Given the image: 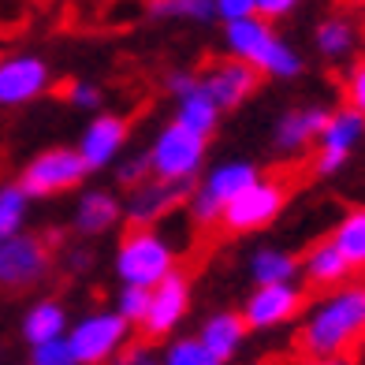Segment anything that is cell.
I'll use <instances>...</instances> for the list:
<instances>
[{"label": "cell", "instance_id": "cell-20", "mask_svg": "<svg viewBox=\"0 0 365 365\" xmlns=\"http://www.w3.org/2000/svg\"><path fill=\"white\" fill-rule=\"evenodd\" d=\"M313 45H317V53L331 63H339L346 56H354L358 48V26L346 19V15H328V19L317 23L313 30Z\"/></svg>", "mask_w": 365, "mask_h": 365}, {"label": "cell", "instance_id": "cell-23", "mask_svg": "<svg viewBox=\"0 0 365 365\" xmlns=\"http://www.w3.org/2000/svg\"><path fill=\"white\" fill-rule=\"evenodd\" d=\"M302 272V264H298L287 250H276V246H264L250 257V276L254 284H279V279H294Z\"/></svg>", "mask_w": 365, "mask_h": 365}, {"label": "cell", "instance_id": "cell-1", "mask_svg": "<svg viewBox=\"0 0 365 365\" xmlns=\"http://www.w3.org/2000/svg\"><path fill=\"white\" fill-rule=\"evenodd\" d=\"M365 339V287H331L321 306L309 309L306 324L298 328V351L306 358L331 361L354 351Z\"/></svg>", "mask_w": 365, "mask_h": 365}, {"label": "cell", "instance_id": "cell-15", "mask_svg": "<svg viewBox=\"0 0 365 365\" xmlns=\"http://www.w3.org/2000/svg\"><path fill=\"white\" fill-rule=\"evenodd\" d=\"M272 38H276L272 26H269V19H261V15H246V19L224 23V45H227V53L246 60V63H254V68H257V60L264 56V48L272 45Z\"/></svg>", "mask_w": 365, "mask_h": 365}, {"label": "cell", "instance_id": "cell-11", "mask_svg": "<svg viewBox=\"0 0 365 365\" xmlns=\"http://www.w3.org/2000/svg\"><path fill=\"white\" fill-rule=\"evenodd\" d=\"M257 68L254 63H246L239 56H231V60H220V63H212V68H205L202 75H197V86H202L212 101H217V108H239L246 97H250L257 90Z\"/></svg>", "mask_w": 365, "mask_h": 365}, {"label": "cell", "instance_id": "cell-24", "mask_svg": "<svg viewBox=\"0 0 365 365\" xmlns=\"http://www.w3.org/2000/svg\"><path fill=\"white\" fill-rule=\"evenodd\" d=\"M63 328H68V313H63V306L60 302H38L34 309L26 313V321H23V336H26L30 346H34V343H45L53 336H63Z\"/></svg>", "mask_w": 365, "mask_h": 365}, {"label": "cell", "instance_id": "cell-30", "mask_svg": "<svg viewBox=\"0 0 365 365\" xmlns=\"http://www.w3.org/2000/svg\"><path fill=\"white\" fill-rule=\"evenodd\" d=\"M145 306H149V287L142 284H123L120 294H115V313H123L130 324H138L145 317Z\"/></svg>", "mask_w": 365, "mask_h": 365}, {"label": "cell", "instance_id": "cell-31", "mask_svg": "<svg viewBox=\"0 0 365 365\" xmlns=\"http://www.w3.org/2000/svg\"><path fill=\"white\" fill-rule=\"evenodd\" d=\"M187 205H190V217L197 220V224H217L220 220V202H217V197H212V194H205L202 187H197V190H190V197H187Z\"/></svg>", "mask_w": 365, "mask_h": 365}, {"label": "cell", "instance_id": "cell-34", "mask_svg": "<svg viewBox=\"0 0 365 365\" xmlns=\"http://www.w3.org/2000/svg\"><path fill=\"white\" fill-rule=\"evenodd\" d=\"M68 101L82 112H97V105H101V90L93 86V82H71L68 86Z\"/></svg>", "mask_w": 365, "mask_h": 365}, {"label": "cell", "instance_id": "cell-4", "mask_svg": "<svg viewBox=\"0 0 365 365\" xmlns=\"http://www.w3.org/2000/svg\"><path fill=\"white\" fill-rule=\"evenodd\" d=\"M287 205V187L276 179H254L250 187H242L231 202H224L220 209V224L227 231H235V235H246V231H261L269 227L279 209Z\"/></svg>", "mask_w": 365, "mask_h": 365}, {"label": "cell", "instance_id": "cell-39", "mask_svg": "<svg viewBox=\"0 0 365 365\" xmlns=\"http://www.w3.org/2000/svg\"><path fill=\"white\" fill-rule=\"evenodd\" d=\"M123 361H130V365H142V361H153V351H149L145 343H138V346H127L123 351Z\"/></svg>", "mask_w": 365, "mask_h": 365}, {"label": "cell", "instance_id": "cell-3", "mask_svg": "<svg viewBox=\"0 0 365 365\" xmlns=\"http://www.w3.org/2000/svg\"><path fill=\"white\" fill-rule=\"evenodd\" d=\"M205 149H209V138L197 135V130H190L187 123L172 120L168 127L157 130L153 138V149L145 153L149 160V175L157 179H190L202 172L205 164Z\"/></svg>", "mask_w": 365, "mask_h": 365}, {"label": "cell", "instance_id": "cell-41", "mask_svg": "<svg viewBox=\"0 0 365 365\" xmlns=\"http://www.w3.org/2000/svg\"><path fill=\"white\" fill-rule=\"evenodd\" d=\"M346 4H365V0H346Z\"/></svg>", "mask_w": 365, "mask_h": 365}, {"label": "cell", "instance_id": "cell-37", "mask_svg": "<svg viewBox=\"0 0 365 365\" xmlns=\"http://www.w3.org/2000/svg\"><path fill=\"white\" fill-rule=\"evenodd\" d=\"M164 82H168V90L179 97V93H187L190 86H197V75H190V71H172Z\"/></svg>", "mask_w": 365, "mask_h": 365}, {"label": "cell", "instance_id": "cell-10", "mask_svg": "<svg viewBox=\"0 0 365 365\" xmlns=\"http://www.w3.org/2000/svg\"><path fill=\"white\" fill-rule=\"evenodd\" d=\"M298 309H302V291L291 279H279V284H257L254 287V294L242 306V317H246V328L269 331V328L294 321Z\"/></svg>", "mask_w": 365, "mask_h": 365}, {"label": "cell", "instance_id": "cell-26", "mask_svg": "<svg viewBox=\"0 0 365 365\" xmlns=\"http://www.w3.org/2000/svg\"><path fill=\"white\" fill-rule=\"evenodd\" d=\"M306 68V60L298 56V48H291L284 38H272V45L264 48V56L257 60V71L269 78H298Z\"/></svg>", "mask_w": 365, "mask_h": 365}, {"label": "cell", "instance_id": "cell-12", "mask_svg": "<svg viewBox=\"0 0 365 365\" xmlns=\"http://www.w3.org/2000/svg\"><path fill=\"white\" fill-rule=\"evenodd\" d=\"M187 197H190V179H157V175H149L135 187V194H130L127 217H130V224H153L157 217H164V212L179 209Z\"/></svg>", "mask_w": 365, "mask_h": 365}, {"label": "cell", "instance_id": "cell-6", "mask_svg": "<svg viewBox=\"0 0 365 365\" xmlns=\"http://www.w3.org/2000/svg\"><path fill=\"white\" fill-rule=\"evenodd\" d=\"M127 336H130V321L115 309H105V313L82 317L68 331V343L78 365H97V361H108L112 354H120L127 346Z\"/></svg>", "mask_w": 365, "mask_h": 365}, {"label": "cell", "instance_id": "cell-38", "mask_svg": "<svg viewBox=\"0 0 365 365\" xmlns=\"http://www.w3.org/2000/svg\"><path fill=\"white\" fill-rule=\"evenodd\" d=\"M149 15H153V19H175L179 0H149Z\"/></svg>", "mask_w": 365, "mask_h": 365}, {"label": "cell", "instance_id": "cell-27", "mask_svg": "<svg viewBox=\"0 0 365 365\" xmlns=\"http://www.w3.org/2000/svg\"><path fill=\"white\" fill-rule=\"evenodd\" d=\"M23 220H26V190L19 182H8V187H0V239L15 235Z\"/></svg>", "mask_w": 365, "mask_h": 365}, {"label": "cell", "instance_id": "cell-33", "mask_svg": "<svg viewBox=\"0 0 365 365\" xmlns=\"http://www.w3.org/2000/svg\"><path fill=\"white\" fill-rule=\"evenodd\" d=\"M212 15H217L220 23H231V19L257 15V4H254V0H212Z\"/></svg>", "mask_w": 365, "mask_h": 365}, {"label": "cell", "instance_id": "cell-18", "mask_svg": "<svg viewBox=\"0 0 365 365\" xmlns=\"http://www.w3.org/2000/svg\"><path fill=\"white\" fill-rule=\"evenodd\" d=\"M302 272H306V279L309 284H317V287H339V284H346V276L354 272V264L343 257V250L336 242H317L313 250L306 254V261H302Z\"/></svg>", "mask_w": 365, "mask_h": 365}, {"label": "cell", "instance_id": "cell-29", "mask_svg": "<svg viewBox=\"0 0 365 365\" xmlns=\"http://www.w3.org/2000/svg\"><path fill=\"white\" fill-rule=\"evenodd\" d=\"M30 361H34V365H78L68 336H53V339H45V343H34Z\"/></svg>", "mask_w": 365, "mask_h": 365}, {"label": "cell", "instance_id": "cell-13", "mask_svg": "<svg viewBox=\"0 0 365 365\" xmlns=\"http://www.w3.org/2000/svg\"><path fill=\"white\" fill-rule=\"evenodd\" d=\"M127 135L130 130H127L123 115L105 112V115H97V120H90V127L82 130V142H78V153L86 160V168L101 172L108 164H115L123 153V145H127Z\"/></svg>", "mask_w": 365, "mask_h": 365}, {"label": "cell", "instance_id": "cell-36", "mask_svg": "<svg viewBox=\"0 0 365 365\" xmlns=\"http://www.w3.org/2000/svg\"><path fill=\"white\" fill-rule=\"evenodd\" d=\"M254 4H257V15H261V19H284V15H291L298 4H302V0H254Z\"/></svg>", "mask_w": 365, "mask_h": 365}, {"label": "cell", "instance_id": "cell-16", "mask_svg": "<svg viewBox=\"0 0 365 365\" xmlns=\"http://www.w3.org/2000/svg\"><path fill=\"white\" fill-rule=\"evenodd\" d=\"M197 339L209 346V354L217 358V365H224V361H231L239 354V346L246 339V317L242 313H231V309L212 313V317L202 324V336Z\"/></svg>", "mask_w": 365, "mask_h": 365}, {"label": "cell", "instance_id": "cell-32", "mask_svg": "<svg viewBox=\"0 0 365 365\" xmlns=\"http://www.w3.org/2000/svg\"><path fill=\"white\" fill-rule=\"evenodd\" d=\"M343 90H346V105L365 112V56L354 63L351 71H346V86Z\"/></svg>", "mask_w": 365, "mask_h": 365}, {"label": "cell", "instance_id": "cell-40", "mask_svg": "<svg viewBox=\"0 0 365 365\" xmlns=\"http://www.w3.org/2000/svg\"><path fill=\"white\" fill-rule=\"evenodd\" d=\"M71 264H75V269H86V264H90V254H86V250H75V254H71Z\"/></svg>", "mask_w": 365, "mask_h": 365}, {"label": "cell", "instance_id": "cell-35", "mask_svg": "<svg viewBox=\"0 0 365 365\" xmlns=\"http://www.w3.org/2000/svg\"><path fill=\"white\" fill-rule=\"evenodd\" d=\"M115 179H120L123 187H138L142 179H149V160H145V157H130V160H123L120 168H115Z\"/></svg>", "mask_w": 365, "mask_h": 365}, {"label": "cell", "instance_id": "cell-2", "mask_svg": "<svg viewBox=\"0 0 365 365\" xmlns=\"http://www.w3.org/2000/svg\"><path fill=\"white\" fill-rule=\"evenodd\" d=\"M175 269V250L160 231L138 224L135 231H127L120 250H115V276L120 284H142L153 287L157 279H164Z\"/></svg>", "mask_w": 365, "mask_h": 365}, {"label": "cell", "instance_id": "cell-5", "mask_svg": "<svg viewBox=\"0 0 365 365\" xmlns=\"http://www.w3.org/2000/svg\"><path fill=\"white\" fill-rule=\"evenodd\" d=\"M86 160H82L78 149H45V153H38L34 160L23 168L19 175V187L26 190V197H53V194H63L78 187L82 179H86Z\"/></svg>", "mask_w": 365, "mask_h": 365}, {"label": "cell", "instance_id": "cell-7", "mask_svg": "<svg viewBox=\"0 0 365 365\" xmlns=\"http://www.w3.org/2000/svg\"><path fill=\"white\" fill-rule=\"evenodd\" d=\"M48 272V242L38 235H8L0 239V287L26 291Z\"/></svg>", "mask_w": 365, "mask_h": 365}, {"label": "cell", "instance_id": "cell-25", "mask_svg": "<svg viewBox=\"0 0 365 365\" xmlns=\"http://www.w3.org/2000/svg\"><path fill=\"white\" fill-rule=\"evenodd\" d=\"M331 242L343 250V257L354 264V269H365V209H354L336 224V235Z\"/></svg>", "mask_w": 365, "mask_h": 365}, {"label": "cell", "instance_id": "cell-19", "mask_svg": "<svg viewBox=\"0 0 365 365\" xmlns=\"http://www.w3.org/2000/svg\"><path fill=\"white\" fill-rule=\"evenodd\" d=\"M120 212H123V205L108 190H90L75 205V231H82V235H105L108 227H115Z\"/></svg>", "mask_w": 365, "mask_h": 365}, {"label": "cell", "instance_id": "cell-28", "mask_svg": "<svg viewBox=\"0 0 365 365\" xmlns=\"http://www.w3.org/2000/svg\"><path fill=\"white\" fill-rule=\"evenodd\" d=\"M168 365H217V358L209 354V346L202 339H175L168 351H164Z\"/></svg>", "mask_w": 365, "mask_h": 365}, {"label": "cell", "instance_id": "cell-9", "mask_svg": "<svg viewBox=\"0 0 365 365\" xmlns=\"http://www.w3.org/2000/svg\"><path fill=\"white\" fill-rule=\"evenodd\" d=\"M187 306H190V284L187 276H179L175 269L157 279L149 287V306H145V317L138 321L142 324V336L145 339H160L168 336L172 328H179V321L187 317Z\"/></svg>", "mask_w": 365, "mask_h": 365}, {"label": "cell", "instance_id": "cell-17", "mask_svg": "<svg viewBox=\"0 0 365 365\" xmlns=\"http://www.w3.org/2000/svg\"><path fill=\"white\" fill-rule=\"evenodd\" d=\"M324 120H328V108H321V105L291 108L284 120L276 123V145L284 149V153H298V149H306L309 142H317Z\"/></svg>", "mask_w": 365, "mask_h": 365}, {"label": "cell", "instance_id": "cell-22", "mask_svg": "<svg viewBox=\"0 0 365 365\" xmlns=\"http://www.w3.org/2000/svg\"><path fill=\"white\" fill-rule=\"evenodd\" d=\"M257 175H261V172L254 168L250 160H227V164H220V168H212V172L205 175L202 190L212 194V197L224 205V202H231V197H235L242 187H250Z\"/></svg>", "mask_w": 365, "mask_h": 365}, {"label": "cell", "instance_id": "cell-21", "mask_svg": "<svg viewBox=\"0 0 365 365\" xmlns=\"http://www.w3.org/2000/svg\"><path fill=\"white\" fill-rule=\"evenodd\" d=\"M175 120L209 138L212 130H217V123H220V108H217V101H212V97H209L202 86H190L187 93H179Z\"/></svg>", "mask_w": 365, "mask_h": 365}, {"label": "cell", "instance_id": "cell-8", "mask_svg": "<svg viewBox=\"0 0 365 365\" xmlns=\"http://www.w3.org/2000/svg\"><path fill=\"white\" fill-rule=\"evenodd\" d=\"M361 138H365V112H358L351 105L339 108V112H328V120L317 135L321 149H317V160H313L317 175H336Z\"/></svg>", "mask_w": 365, "mask_h": 365}, {"label": "cell", "instance_id": "cell-14", "mask_svg": "<svg viewBox=\"0 0 365 365\" xmlns=\"http://www.w3.org/2000/svg\"><path fill=\"white\" fill-rule=\"evenodd\" d=\"M48 90V68L41 56L0 60V105H26Z\"/></svg>", "mask_w": 365, "mask_h": 365}]
</instances>
